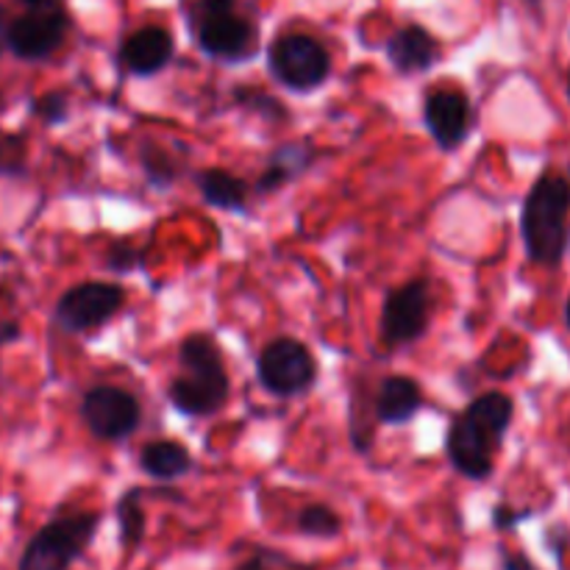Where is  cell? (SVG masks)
I'll return each mask as SVG.
<instances>
[{"label": "cell", "instance_id": "6da1fadb", "mask_svg": "<svg viewBox=\"0 0 570 570\" xmlns=\"http://www.w3.org/2000/svg\"><path fill=\"white\" fill-rule=\"evenodd\" d=\"M515 404L507 393H484L473 399L460 415L451 421L445 438V454L454 471L471 482H484L493 476L495 451L512 423Z\"/></svg>", "mask_w": 570, "mask_h": 570}, {"label": "cell", "instance_id": "7a4b0ae2", "mask_svg": "<svg viewBox=\"0 0 570 570\" xmlns=\"http://www.w3.org/2000/svg\"><path fill=\"white\" fill-rule=\"evenodd\" d=\"M178 367L181 373L167 387L173 410L187 417L217 415L232 393L220 345L209 334H189L178 345Z\"/></svg>", "mask_w": 570, "mask_h": 570}, {"label": "cell", "instance_id": "3957f363", "mask_svg": "<svg viewBox=\"0 0 570 570\" xmlns=\"http://www.w3.org/2000/svg\"><path fill=\"white\" fill-rule=\"evenodd\" d=\"M570 181L557 173H546L527 195L521 217L523 243L529 259L538 265H560L568 243Z\"/></svg>", "mask_w": 570, "mask_h": 570}, {"label": "cell", "instance_id": "277c9868", "mask_svg": "<svg viewBox=\"0 0 570 570\" xmlns=\"http://www.w3.org/2000/svg\"><path fill=\"white\" fill-rule=\"evenodd\" d=\"M100 512H72L45 523L22 549L17 570H70L92 546Z\"/></svg>", "mask_w": 570, "mask_h": 570}, {"label": "cell", "instance_id": "5b68a950", "mask_svg": "<svg viewBox=\"0 0 570 570\" xmlns=\"http://www.w3.org/2000/svg\"><path fill=\"white\" fill-rule=\"evenodd\" d=\"M256 379L276 399H295L315 384L317 360L301 340L276 337L256 356Z\"/></svg>", "mask_w": 570, "mask_h": 570}, {"label": "cell", "instance_id": "8992f818", "mask_svg": "<svg viewBox=\"0 0 570 570\" xmlns=\"http://www.w3.org/2000/svg\"><path fill=\"white\" fill-rule=\"evenodd\" d=\"M267 67L293 92H312L332 72L328 50L309 33H284L267 48Z\"/></svg>", "mask_w": 570, "mask_h": 570}, {"label": "cell", "instance_id": "52a82bcc", "mask_svg": "<svg viewBox=\"0 0 570 570\" xmlns=\"http://www.w3.org/2000/svg\"><path fill=\"white\" fill-rule=\"evenodd\" d=\"M122 301H126V293L120 284L81 282L61 293V298L56 301L53 317L61 332L89 334L106 326L122 309Z\"/></svg>", "mask_w": 570, "mask_h": 570}, {"label": "cell", "instance_id": "ba28073f", "mask_svg": "<svg viewBox=\"0 0 570 570\" xmlns=\"http://www.w3.org/2000/svg\"><path fill=\"white\" fill-rule=\"evenodd\" d=\"M432 321V287L426 278H412L390 289L382 306V340L390 348H404L426 334Z\"/></svg>", "mask_w": 570, "mask_h": 570}, {"label": "cell", "instance_id": "9c48e42d", "mask_svg": "<svg viewBox=\"0 0 570 570\" xmlns=\"http://www.w3.org/2000/svg\"><path fill=\"white\" fill-rule=\"evenodd\" d=\"M81 421L92 432V438L104 443H120L131 438L142 421V406L137 395L111 384H98L87 390L81 399Z\"/></svg>", "mask_w": 570, "mask_h": 570}, {"label": "cell", "instance_id": "30bf717a", "mask_svg": "<svg viewBox=\"0 0 570 570\" xmlns=\"http://www.w3.org/2000/svg\"><path fill=\"white\" fill-rule=\"evenodd\" d=\"M193 37L217 61H245L256 53V26L237 9L189 14Z\"/></svg>", "mask_w": 570, "mask_h": 570}, {"label": "cell", "instance_id": "8fae6325", "mask_svg": "<svg viewBox=\"0 0 570 570\" xmlns=\"http://www.w3.org/2000/svg\"><path fill=\"white\" fill-rule=\"evenodd\" d=\"M70 17L65 9L26 11L6 26V48L22 61H45L65 45Z\"/></svg>", "mask_w": 570, "mask_h": 570}, {"label": "cell", "instance_id": "7c38bea8", "mask_svg": "<svg viewBox=\"0 0 570 570\" xmlns=\"http://www.w3.org/2000/svg\"><path fill=\"white\" fill-rule=\"evenodd\" d=\"M423 122L434 145L445 154L460 148L471 134V100L462 89L440 87L423 100Z\"/></svg>", "mask_w": 570, "mask_h": 570}, {"label": "cell", "instance_id": "4fadbf2b", "mask_svg": "<svg viewBox=\"0 0 570 570\" xmlns=\"http://www.w3.org/2000/svg\"><path fill=\"white\" fill-rule=\"evenodd\" d=\"M173 56H176L173 33L161 26H145L122 39L117 61L131 76H156L170 65Z\"/></svg>", "mask_w": 570, "mask_h": 570}, {"label": "cell", "instance_id": "5bb4252c", "mask_svg": "<svg viewBox=\"0 0 570 570\" xmlns=\"http://www.w3.org/2000/svg\"><path fill=\"white\" fill-rule=\"evenodd\" d=\"M440 45L423 26H404L387 39V59L401 76H417L432 70Z\"/></svg>", "mask_w": 570, "mask_h": 570}, {"label": "cell", "instance_id": "9a60e30c", "mask_svg": "<svg viewBox=\"0 0 570 570\" xmlns=\"http://www.w3.org/2000/svg\"><path fill=\"white\" fill-rule=\"evenodd\" d=\"M423 393L412 379L406 376H387L379 384L376 401H373V412L376 421L384 426H404L412 417L421 412Z\"/></svg>", "mask_w": 570, "mask_h": 570}, {"label": "cell", "instance_id": "2e32d148", "mask_svg": "<svg viewBox=\"0 0 570 570\" xmlns=\"http://www.w3.org/2000/svg\"><path fill=\"white\" fill-rule=\"evenodd\" d=\"M317 159L315 145L298 139V142H287L271 156L267 167L262 170L259 181H256V195H271L276 189H282L284 184H289L293 178H298L301 173H306L312 167V161Z\"/></svg>", "mask_w": 570, "mask_h": 570}, {"label": "cell", "instance_id": "e0dca14e", "mask_svg": "<svg viewBox=\"0 0 570 570\" xmlns=\"http://www.w3.org/2000/svg\"><path fill=\"white\" fill-rule=\"evenodd\" d=\"M139 468L156 482H176L193 471V454L176 440H154L139 451Z\"/></svg>", "mask_w": 570, "mask_h": 570}, {"label": "cell", "instance_id": "ac0fdd59", "mask_svg": "<svg viewBox=\"0 0 570 570\" xmlns=\"http://www.w3.org/2000/svg\"><path fill=\"white\" fill-rule=\"evenodd\" d=\"M200 195L209 206L223 212H245L248 209V184L234 176L226 167H206L195 176Z\"/></svg>", "mask_w": 570, "mask_h": 570}, {"label": "cell", "instance_id": "d6986e66", "mask_svg": "<svg viewBox=\"0 0 570 570\" xmlns=\"http://www.w3.org/2000/svg\"><path fill=\"white\" fill-rule=\"evenodd\" d=\"M145 495H148V490L131 488L120 495L115 507L117 540H120V549L126 557L137 554L139 546L145 543V532H148V515H145L142 507Z\"/></svg>", "mask_w": 570, "mask_h": 570}, {"label": "cell", "instance_id": "ffe728a7", "mask_svg": "<svg viewBox=\"0 0 570 570\" xmlns=\"http://www.w3.org/2000/svg\"><path fill=\"white\" fill-rule=\"evenodd\" d=\"M187 148L181 145V150H173L167 145L159 142H142L139 148V165H142L145 176L154 187H170L173 181H178V176L187 167Z\"/></svg>", "mask_w": 570, "mask_h": 570}, {"label": "cell", "instance_id": "44dd1931", "mask_svg": "<svg viewBox=\"0 0 570 570\" xmlns=\"http://www.w3.org/2000/svg\"><path fill=\"white\" fill-rule=\"evenodd\" d=\"M295 527L301 534L315 540H332L343 532V518L332 510L328 504H309L298 512Z\"/></svg>", "mask_w": 570, "mask_h": 570}, {"label": "cell", "instance_id": "7402d4cb", "mask_svg": "<svg viewBox=\"0 0 570 570\" xmlns=\"http://www.w3.org/2000/svg\"><path fill=\"white\" fill-rule=\"evenodd\" d=\"M234 100H237L243 109L259 115L265 122L287 120V109H284V106L278 104L273 95L262 92V89H256V87H237V89H234Z\"/></svg>", "mask_w": 570, "mask_h": 570}, {"label": "cell", "instance_id": "603a6c76", "mask_svg": "<svg viewBox=\"0 0 570 570\" xmlns=\"http://www.w3.org/2000/svg\"><path fill=\"white\" fill-rule=\"evenodd\" d=\"M28 167V145L20 134L0 128V176H22Z\"/></svg>", "mask_w": 570, "mask_h": 570}, {"label": "cell", "instance_id": "cb8c5ba5", "mask_svg": "<svg viewBox=\"0 0 570 570\" xmlns=\"http://www.w3.org/2000/svg\"><path fill=\"white\" fill-rule=\"evenodd\" d=\"M31 109L45 126H59V122H67V117H70V98L65 92H45L33 98Z\"/></svg>", "mask_w": 570, "mask_h": 570}, {"label": "cell", "instance_id": "d4e9b609", "mask_svg": "<svg viewBox=\"0 0 570 570\" xmlns=\"http://www.w3.org/2000/svg\"><path fill=\"white\" fill-rule=\"evenodd\" d=\"M142 259H145V254L142 250L134 248V245L115 243L109 250H106L104 265L115 273H128V271H134V267L142 265Z\"/></svg>", "mask_w": 570, "mask_h": 570}, {"label": "cell", "instance_id": "484cf974", "mask_svg": "<svg viewBox=\"0 0 570 570\" xmlns=\"http://www.w3.org/2000/svg\"><path fill=\"white\" fill-rule=\"evenodd\" d=\"M527 515L529 512H518V510H512V507L499 504L493 510V527L499 529V532H510V529H515Z\"/></svg>", "mask_w": 570, "mask_h": 570}, {"label": "cell", "instance_id": "4316f807", "mask_svg": "<svg viewBox=\"0 0 570 570\" xmlns=\"http://www.w3.org/2000/svg\"><path fill=\"white\" fill-rule=\"evenodd\" d=\"M234 570H276V566H273V551H259V554H254L250 560L239 562Z\"/></svg>", "mask_w": 570, "mask_h": 570}, {"label": "cell", "instance_id": "83f0119b", "mask_svg": "<svg viewBox=\"0 0 570 570\" xmlns=\"http://www.w3.org/2000/svg\"><path fill=\"white\" fill-rule=\"evenodd\" d=\"M22 337V328L17 321H0V345L17 343Z\"/></svg>", "mask_w": 570, "mask_h": 570}, {"label": "cell", "instance_id": "f1b7e54d", "mask_svg": "<svg viewBox=\"0 0 570 570\" xmlns=\"http://www.w3.org/2000/svg\"><path fill=\"white\" fill-rule=\"evenodd\" d=\"M26 6L28 11H50V9H65V0H17Z\"/></svg>", "mask_w": 570, "mask_h": 570}, {"label": "cell", "instance_id": "f546056e", "mask_svg": "<svg viewBox=\"0 0 570 570\" xmlns=\"http://www.w3.org/2000/svg\"><path fill=\"white\" fill-rule=\"evenodd\" d=\"M504 570H538L523 554H504Z\"/></svg>", "mask_w": 570, "mask_h": 570}, {"label": "cell", "instance_id": "4dcf8cb0", "mask_svg": "<svg viewBox=\"0 0 570 570\" xmlns=\"http://www.w3.org/2000/svg\"><path fill=\"white\" fill-rule=\"evenodd\" d=\"M3 48H6V26L0 22V53H3Z\"/></svg>", "mask_w": 570, "mask_h": 570}, {"label": "cell", "instance_id": "1f68e13d", "mask_svg": "<svg viewBox=\"0 0 570 570\" xmlns=\"http://www.w3.org/2000/svg\"><path fill=\"white\" fill-rule=\"evenodd\" d=\"M568 326H570V301H568Z\"/></svg>", "mask_w": 570, "mask_h": 570}]
</instances>
